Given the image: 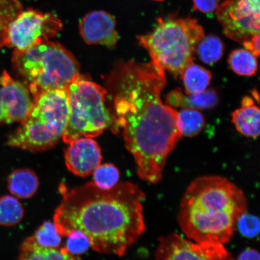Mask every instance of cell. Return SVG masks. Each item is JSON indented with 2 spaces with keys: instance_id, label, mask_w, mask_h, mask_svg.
Wrapping results in <instances>:
<instances>
[{
  "instance_id": "1",
  "label": "cell",
  "mask_w": 260,
  "mask_h": 260,
  "mask_svg": "<svg viewBox=\"0 0 260 260\" xmlns=\"http://www.w3.org/2000/svg\"><path fill=\"white\" fill-rule=\"evenodd\" d=\"M165 70L153 61H120L107 77L113 131L121 132L141 180L158 183L182 135L178 112L162 103Z\"/></svg>"
},
{
  "instance_id": "2",
  "label": "cell",
  "mask_w": 260,
  "mask_h": 260,
  "mask_svg": "<svg viewBox=\"0 0 260 260\" xmlns=\"http://www.w3.org/2000/svg\"><path fill=\"white\" fill-rule=\"evenodd\" d=\"M60 189L53 222L61 236L80 232L95 251L122 256L145 232V194L138 185L123 182L105 190L92 181Z\"/></svg>"
},
{
  "instance_id": "3",
  "label": "cell",
  "mask_w": 260,
  "mask_h": 260,
  "mask_svg": "<svg viewBox=\"0 0 260 260\" xmlns=\"http://www.w3.org/2000/svg\"><path fill=\"white\" fill-rule=\"evenodd\" d=\"M247 209L246 198L240 188L226 178L206 175L195 179L185 191L178 223L193 241L225 245Z\"/></svg>"
},
{
  "instance_id": "4",
  "label": "cell",
  "mask_w": 260,
  "mask_h": 260,
  "mask_svg": "<svg viewBox=\"0 0 260 260\" xmlns=\"http://www.w3.org/2000/svg\"><path fill=\"white\" fill-rule=\"evenodd\" d=\"M34 105L21 125L8 136L12 148L38 152L53 148L62 138L70 116L67 89L35 94Z\"/></svg>"
},
{
  "instance_id": "5",
  "label": "cell",
  "mask_w": 260,
  "mask_h": 260,
  "mask_svg": "<svg viewBox=\"0 0 260 260\" xmlns=\"http://www.w3.org/2000/svg\"><path fill=\"white\" fill-rule=\"evenodd\" d=\"M204 36L196 19L170 16L159 18L153 30L138 40L152 61L178 77L193 63L197 45Z\"/></svg>"
},
{
  "instance_id": "6",
  "label": "cell",
  "mask_w": 260,
  "mask_h": 260,
  "mask_svg": "<svg viewBox=\"0 0 260 260\" xmlns=\"http://www.w3.org/2000/svg\"><path fill=\"white\" fill-rule=\"evenodd\" d=\"M12 64L27 81L32 95L48 90L67 89L80 74L76 57L63 45L45 41L25 50H14Z\"/></svg>"
},
{
  "instance_id": "7",
  "label": "cell",
  "mask_w": 260,
  "mask_h": 260,
  "mask_svg": "<svg viewBox=\"0 0 260 260\" xmlns=\"http://www.w3.org/2000/svg\"><path fill=\"white\" fill-rule=\"evenodd\" d=\"M70 116L62 139L65 144L80 138H93L113 125L106 106L105 87L78 74L67 87Z\"/></svg>"
},
{
  "instance_id": "8",
  "label": "cell",
  "mask_w": 260,
  "mask_h": 260,
  "mask_svg": "<svg viewBox=\"0 0 260 260\" xmlns=\"http://www.w3.org/2000/svg\"><path fill=\"white\" fill-rule=\"evenodd\" d=\"M62 28V22L53 14L22 10L9 25L5 46L25 50L56 37Z\"/></svg>"
},
{
  "instance_id": "9",
  "label": "cell",
  "mask_w": 260,
  "mask_h": 260,
  "mask_svg": "<svg viewBox=\"0 0 260 260\" xmlns=\"http://www.w3.org/2000/svg\"><path fill=\"white\" fill-rule=\"evenodd\" d=\"M259 0H225L217 17L226 37L239 43L259 34Z\"/></svg>"
},
{
  "instance_id": "10",
  "label": "cell",
  "mask_w": 260,
  "mask_h": 260,
  "mask_svg": "<svg viewBox=\"0 0 260 260\" xmlns=\"http://www.w3.org/2000/svg\"><path fill=\"white\" fill-rule=\"evenodd\" d=\"M155 259L236 260L222 244L194 242L175 233L159 239Z\"/></svg>"
},
{
  "instance_id": "11",
  "label": "cell",
  "mask_w": 260,
  "mask_h": 260,
  "mask_svg": "<svg viewBox=\"0 0 260 260\" xmlns=\"http://www.w3.org/2000/svg\"><path fill=\"white\" fill-rule=\"evenodd\" d=\"M0 92L4 109L5 123L9 124L24 121L34 105L27 87L4 71L0 76Z\"/></svg>"
},
{
  "instance_id": "12",
  "label": "cell",
  "mask_w": 260,
  "mask_h": 260,
  "mask_svg": "<svg viewBox=\"0 0 260 260\" xmlns=\"http://www.w3.org/2000/svg\"><path fill=\"white\" fill-rule=\"evenodd\" d=\"M64 160L68 170L77 176L92 174L102 161V151L92 138H80L68 144Z\"/></svg>"
},
{
  "instance_id": "13",
  "label": "cell",
  "mask_w": 260,
  "mask_h": 260,
  "mask_svg": "<svg viewBox=\"0 0 260 260\" xmlns=\"http://www.w3.org/2000/svg\"><path fill=\"white\" fill-rule=\"evenodd\" d=\"M79 30L87 44L113 47L118 40L115 18L103 11H92L84 16L80 22Z\"/></svg>"
},
{
  "instance_id": "14",
  "label": "cell",
  "mask_w": 260,
  "mask_h": 260,
  "mask_svg": "<svg viewBox=\"0 0 260 260\" xmlns=\"http://www.w3.org/2000/svg\"><path fill=\"white\" fill-rule=\"evenodd\" d=\"M218 99V95L214 89H206L203 92L186 96L180 88H177L167 94L165 103L172 107L203 110L215 107Z\"/></svg>"
},
{
  "instance_id": "15",
  "label": "cell",
  "mask_w": 260,
  "mask_h": 260,
  "mask_svg": "<svg viewBox=\"0 0 260 260\" xmlns=\"http://www.w3.org/2000/svg\"><path fill=\"white\" fill-rule=\"evenodd\" d=\"M17 260H81L79 255L65 248H51L41 246L32 238H26L19 247Z\"/></svg>"
},
{
  "instance_id": "16",
  "label": "cell",
  "mask_w": 260,
  "mask_h": 260,
  "mask_svg": "<svg viewBox=\"0 0 260 260\" xmlns=\"http://www.w3.org/2000/svg\"><path fill=\"white\" fill-rule=\"evenodd\" d=\"M7 183L12 196L21 200L34 197L40 186L37 175L30 169H18L12 171L8 177Z\"/></svg>"
},
{
  "instance_id": "17",
  "label": "cell",
  "mask_w": 260,
  "mask_h": 260,
  "mask_svg": "<svg viewBox=\"0 0 260 260\" xmlns=\"http://www.w3.org/2000/svg\"><path fill=\"white\" fill-rule=\"evenodd\" d=\"M232 122L240 134L256 138L259 135L260 112L258 107L252 105L242 106L232 113Z\"/></svg>"
},
{
  "instance_id": "18",
  "label": "cell",
  "mask_w": 260,
  "mask_h": 260,
  "mask_svg": "<svg viewBox=\"0 0 260 260\" xmlns=\"http://www.w3.org/2000/svg\"><path fill=\"white\" fill-rule=\"evenodd\" d=\"M180 77L183 81L185 92L186 95H191L206 90L212 79V74L206 68L193 62L185 68Z\"/></svg>"
},
{
  "instance_id": "19",
  "label": "cell",
  "mask_w": 260,
  "mask_h": 260,
  "mask_svg": "<svg viewBox=\"0 0 260 260\" xmlns=\"http://www.w3.org/2000/svg\"><path fill=\"white\" fill-rule=\"evenodd\" d=\"M25 210L18 198L10 194L0 197V226L17 225L24 218Z\"/></svg>"
},
{
  "instance_id": "20",
  "label": "cell",
  "mask_w": 260,
  "mask_h": 260,
  "mask_svg": "<svg viewBox=\"0 0 260 260\" xmlns=\"http://www.w3.org/2000/svg\"><path fill=\"white\" fill-rule=\"evenodd\" d=\"M256 58L246 49H237L231 53L228 62L234 72L239 76L251 77L257 71Z\"/></svg>"
},
{
  "instance_id": "21",
  "label": "cell",
  "mask_w": 260,
  "mask_h": 260,
  "mask_svg": "<svg viewBox=\"0 0 260 260\" xmlns=\"http://www.w3.org/2000/svg\"><path fill=\"white\" fill-rule=\"evenodd\" d=\"M205 118L198 110L182 109L178 112L179 129L182 136L192 138L199 135L205 126Z\"/></svg>"
},
{
  "instance_id": "22",
  "label": "cell",
  "mask_w": 260,
  "mask_h": 260,
  "mask_svg": "<svg viewBox=\"0 0 260 260\" xmlns=\"http://www.w3.org/2000/svg\"><path fill=\"white\" fill-rule=\"evenodd\" d=\"M225 46L217 36L210 35L202 38L198 44L196 53L203 62L213 64L222 58Z\"/></svg>"
},
{
  "instance_id": "23",
  "label": "cell",
  "mask_w": 260,
  "mask_h": 260,
  "mask_svg": "<svg viewBox=\"0 0 260 260\" xmlns=\"http://www.w3.org/2000/svg\"><path fill=\"white\" fill-rule=\"evenodd\" d=\"M22 11L19 0H0V48L5 47L9 24Z\"/></svg>"
},
{
  "instance_id": "24",
  "label": "cell",
  "mask_w": 260,
  "mask_h": 260,
  "mask_svg": "<svg viewBox=\"0 0 260 260\" xmlns=\"http://www.w3.org/2000/svg\"><path fill=\"white\" fill-rule=\"evenodd\" d=\"M31 237L38 245L45 248H58L61 243V236L50 221L42 223Z\"/></svg>"
},
{
  "instance_id": "25",
  "label": "cell",
  "mask_w": 260,
  "mask_h": 260,
  "mask_svg": "<svg viewBox=\"0 0 260 260\" xmlns=\"http://www.w3.org/2000/svg\"><path fill=\"white\" fill-rule=\"evenodd\" d=\"M92 174L93 183L102 189H110L119 183L120 172L113 164L100 165Z\"/></svg>"
},
{
  "instance_id": "26",
  "label": "cell",
  "mask_w": 260,
  "mask_h": 260,
  "mask_svg": "<svg viewBox=\"0 0 260 260\" xmlns=\"http://www.w3.org/2000/svg\"><path fill=\"white\" fill-rule=\"evenodd\" d=\"M236 227L243 236L253 237L257 235L259 233V220L256 216L246 212L242 214L237 220Z\"/></svg>"
},
{
  "instance_id": "27",
  "label": "cell",
  "mask_w": 260,
  "mask_h": 260,
  "mask_svg": "<svg viewBox=\"0 0 260 260\" xmlns=\"http://www.w3.org/2000/svg\"><path fill=\"white\" fill-rule=\"evenodd\" d=\"M67 237V245L64 248L74 255L83 254L90 246L88 239L83 233L74 232Z\"/></svg>"
},
{
  "instance_id": "28",
  "label": "cell",
  "mask_w": 260,
  "mask_h": 260,
  "mask_svg": "<svg viewBox=\"0 0 260 260\" xmlns=\"http://www.w3.org/2000/svg\"><path fill=\"white\" fill-rule=\"evenodd\" d=\"M193 3L194 10L211 14L218 8L219 0H193Z\"/></svg>"
},
{
  "instance_id": "29",
  "label": "cell",
  "mask_w": 260,
  "mask_h": 260,
  "mask_svg": "<svg viewBox=\"0 0 260 260\" xmlns=\"http://www.w3.org/2000/svg\"><path fill=\"white\" fill-rule=\"evenodd\" d=\"M246 50L251 52L255 56L258 57L259 54V34L253 35L252 37L243 42Z\"/></svg>"
},
{
  "instance_id": "30",
  "label": "cell",
  "mask_w": 260,
  "mask_h": 260,
  "mask_svg": "<svg viewBox=\"0 0 260 260\" xmlns=\"http://www.w3.org/2000/svg\"><path fill=\"white\" fill-rule=\"evenodd\" d=\"M236 260H260L259 253L254 249H247L240 253Z\"/></svg>"
},
{
  "instance_id": "31",
  "label": "cell",
  "mask_w": 260,
  "mask_h": 260,
  "mask_svg": "<svg viewBox=\"0 0 260 260\" xmlns=\"http://www.w3.org/2000/svg\"><path fill=\"white\" fill-rule=\"evenodd\" d=\"M5 123V113L3 109L1 92H0V124Z\"/></svg>"
},
{
  "instance_id": "32",
  "label": "cell",
  "mask_w": 260,
  "mask_h": 260,
  "mask_svg": "<svg viewBox=\"0 0 260 260\" xmlns=\"http://www.w3.org/2000/svg\"><path fill=\"white\" fill-rule=\"evenodd\" d=\"M154 1L161 2L164 1V0H154Z\"/></svg>"
}]
</instances>
